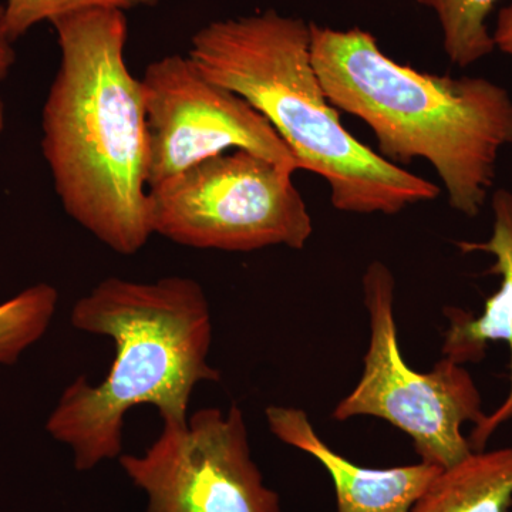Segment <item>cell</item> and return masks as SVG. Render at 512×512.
I'll return each instance as SVG.
<instances>
[{
  "label": "cell",
  "mask_w": 512,
  "mask_h": 512,
  "mask_svg": "<svg viewBox=\"0 0 512 512\" xmlns=\"http://www.w3.org/2000/svg\"><path fill=\"white\" fill-rule=\"evenodd\" d=\"M60 63L42 110V151L57 198L111 251L153 237L143 87L126 62V12L92 9L50 23Z\"/></svg>",
  "instance_id": "cell-1"
},
{
  "label": "cell",
  "mask_w": 512,
  "mask_h": 512,
  "mask_svg": "<svg viewBox=\"0 0 512 512\" xmlns=\"http://www.w3.org/2000/svg\"><path fill=\"white\" fill-rule=\"evenodd\" d=\"M311 57L330 104L372 128L380 156L396 165L429 161L450 207L480 215L501 150L512 144V99L504 87L394 62L372 33L357 28L311 22Z\"/></svg>",
  "instance_id": "cell-2"
},
{
  "label": "cell",
  "mask_w": 512,
  "mask_h": 512,
  "mask_svg": "<svg viewBox=\"0 0 512 512\" xmlns=\"http://www.w3.org/2000/svg\"><path fill=\"white\" fill-rule=\"evenodd\" d=\"M72 325L116 346L103 382L77 377L47 419V433L72 450L77 471L123 454L124 419L134 407L150 404L161 420L184 423L197 384L220 380L208 363L210 303L195 279L111 276L74 303Z\"/></svg>",
  "instance_id": "cell-3"
},
{
  "label": "cell",
  "mask_w": 512,
  "mask_h": 512,
  "mask_svg": "<svg viewBox=\"0 0 512 512\" xmlns=\"http://www.w3.org/2000/svg\"><path fill=\"white\" fill-rule=\"evenodd\" d=\"M187 56L271 123L299 170L328 183L336 210L396 215L439 197V185L390 163L343 126L313 69L311 23L272 9L215 20L192 36Z\"/></svg>",
  "instance_id": "cell-4"
},
{
  "label": "cell",
  "mask_w": 512,
  "mask_h": 512,
  "mask_svg": "<svg viewBox=\"0 0 512 512\" xmlns=\"http://www.w3.org/2000/svg\"><path fill=\"white\" fill-rule=\"evenodd\" d=\"M293 174L248 150L207 158L148 190L151 231L195 249L301 251L313 222Z\"/></svg>",
  "instance_id": "cell-5"
},
{
  "label": "cell",
  "mask_w": 512,
  "mask_h": 512,
  "mask_svg": "<svg viewBox=\"0 0 512 512\" xmlns=\"http://www.w3.org/2000/svg\"><path fill=\"white\" fill-rule=\"evenodd\" d=\"M392 271L373 261L363 274V301L369 313L370 339L363 373L332 417H377L413 441L423 463L448 468L473 453L464 426L484 419L483 397L467 367L443 357L430 372L407 365L394 318Z\"/></svg>",
  "instance_id": "cell-6"
},
{
  "label": "cell",
  "mask_w": 512,
  "mask_h": 512,
  "mask_svg": "<svg viewBox=\"0 0 512 512\" xmlns=\"http://www.w3.org/2000/svg\"><path fill=\"white\" fill-rule=\"evenodd\" d=\"M120 466L147 495L146 512H281L252 458L238 406L198 410L184 423L163 421L143 454H121Z\"/></svg>",
  "instance_id": "cell-7"
},
{
  "label": "cell",
  "mask_w": 512,
  "mask_h": 512,
  "mask_svg": "<svg viewBox=\"0 0 512 512\" xmlns=\"http://www.w3.org/2000/svg\"><path fill=\"white\" fill-rule=\"evenodd\" d=\"M140 82L146 109L148 190L232 150L252 151L299 170L271 123L247 100L208 80L190 57H161L148 64Z\"/></svg>",
  "instance_id": "cell-8"
},
{
  "label": "cell",
  "mask_w": 512,
  "mask_h": 512,
  "mask_svg": "<svg viewBox=\"0 0 512 512\" xmlns=\"http://www.w3.org/2000/svg\"><path fill=\"white\" fill-rule=\"evenodd\" d=\"M493 231L483 242L458 241L464 254L483 252L493 256L488 274L500 276V286L485 299L480 315L447 306L444 315L448 328L444 332L441 353L458 365L480 363L488 345L504 342L510 352V387L503 403L493 413L485 414L468 436L474 451L485 450L497 430L512 420V192L500 188L491 197Z\"/></svg>",
  "instance_id": "cell-9"
},
{
  "label": "cell",
  "mask_w": 512,
  "mask_h": 512,
  "mask_svg": "<svg viewBox=\"0 0 512 512\" xmlns=\"http://www.w3.org/2000/svg\"><path fill=\"white\" fill-rule=\"evenodd\" d=\"M266 423L276 439L315 458L335 485L336 512H410L443 468L420 463L392 468L357 466L326 444L308 414L288 406H269Z\"/></svg>",
  "instance_id": "cell-10"
},
{
  "label": "cell",
  "mask_w": 512,
  "mask_h": 512,
  "mask_svg": "<svg viewBox=\"0 0 512 512\" xmlns=\"http://www.w3.org/2000/svg\"><path fill=\"white\" fill-rule=\"evenodd\" d=\"M512 446L443 468L410 512H511Z\"/></svg>",
  "instance_id": "cell-11"
},
{
  "label": "cell",
  "mask_w": 512,
  "mask_h": 512,
  "mask_svg": "<svg viewBox=\"0 0 512 512\" xmlns=\"http://www.w3.org/2000/svg\"><path fill=\"white\" fill-rule=\"evenodd\" d=\"M500 0H417L439 19L444 52L450 62L464 67L480 62L495 50L487 19Z\"/></svg>",
  "instance_id": "cell-12"
},
{
  "label": "cell",
  "mask_w": 512,
  "mask_h": 512,
  "mask_svg": "<svg viewBox=\"0 0 512 512\" xmlns=\"http://www.w3.org/2000/svg\"><path fill=\"white\" fill-rule=\"evenodd\" d=\"M55 286L36 284L0 303V365L12 366L42 338L57 311Z\"/></svg>",
  "instance_id": "cell-13"
},
{
  "label": "cell",
  "mask_w": 512,
  "mask_h": 512,
  "mask_svg": "<svg viewBox=\"0 0 512 512\" xmlns=\"http://www.w3.org/2000/svg\"><path fill=\"white\" fill-rule=\"evenodd\" d=\"M158 0H5L0 28L15 45L20 37L43 22H55L64 16L92 9H117L121 12L153 8Z\"/></svg>",
  "instance_id": "cell-14"
},
{
  "label": "cell",
  "mask_w": 512,
  "mask_h": 512,
  "mask_svg": "<svg viewBox=\"0 0 512 512\" xmlns=\"http://www.w3.org/2000/svg\"><path fill=\"white\" fill-rule=\"evenodd\" d=\"M493 39L495 49L512 57V2L498 12Z\"/></svg>",
  "instance_id": "cell-15"
},
{
  "label": "cell",
  "mask_w": 512,
  "mask_h": 512,
  "mask_svg": "<svg viewBox=\"0 0 512 512\" xmlns=\"http://www.w3.org/2000/svg\"><path fill=\"white\" fill-rule=\"evenodd\" d=\"M0 20H2V5H0ZM15 60V47L8 37L3 35L2 28H0V82L9 76Z\"/></svg>",
  "instance_id": "cell-16"
},
{
  "label": "cell",
  "mask_w": 512,
  "mask_h": 512,
  "mask_svg": "<svg viewBox=\"0 0 512 512\" xmlns=\"http://www.w3.org/2000/svg\"><path fill=\"white\" fill-rule=\"evenodd\" d=\"M5 126H6L5 101H3L2 94H0V143H2L3 133H5Z\"/></svg>",
  "instance_id": "cell-17"
}]
</instances>
